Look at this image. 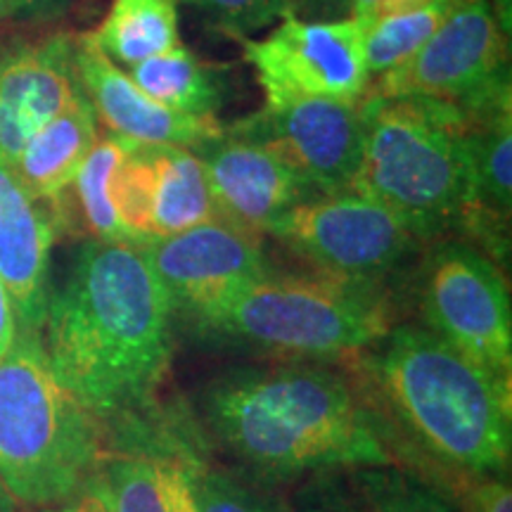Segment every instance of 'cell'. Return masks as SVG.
<instances>
[{
    "mask_svg": "<svg viewBox=\"0 0 512 512\" xmlns=\"http://www.w3.org/2000/svg\"><path fill=\"white\" fill-rule=\"evenodd\" d=\"M266 235L316 271L370 283H384L422 245L394 211L351 190L294 204Z\"/></svg>",
    "mask_w": 512,
    "mask_h": 512,
    "instance_id": "obj_9",
    "label": "cell"
},
{
    "mask_svg": "<svg viewBox=\"0 0 512 512\" xmlns=\"http://www.w3.org/2000/svg\"><path fill=\"white\" fill-rule=\"evenodd\" d=\"M128 76L159 105L195 117H216L228 91L226 67L204 62L183 41L133 64Z\"/></svg>",
    "mask_w": 512,
    "mask_h": 512,
    "instance_id": "obj_21",
    "label": "cell"
},
{
    "mask_svg": "<svg viewBox=\"0 0 512 512\" xmlns=\"http://www.w3.org/2000/svg\"><path fill=\"white\" fill-rule=\"evenodd\" d=\"M356 358V380L422 475L508 477L512 382L477 366L422 325H394Z\"/></svg>",
    "mask_w": 512,
    "mask_h": 512,
    "instance_id": "obj_3",
    "label": "cell"
},
{
    "mask_svg": "<svg viewBox=\"0 0 512 512\" xmlns=\"http://www.w3.org/2000/svg\"><path fill=\"white\" fill-rule=\"evenodd\" d=\"M74 64L83 93L110 136L140 145H181L197 150L226 131L219 117L169 110L145 95L128 72L102 53L91 34L76 36Z\"/></svg>",
    "mask_w": 512,
    "mask_h": 512,
    "instance_id": "obj_15",
    "label": "cell"
},
{
    "mask_svg": "<svg viewBox=\"0 0 512 512\" xmlns=\"http://www.w3.org/2000/svg\"><path fill=\"white\" fill-rule=\"evenodd\" d=\"M98 138V117L81 88L74 100L46 126L38 128L12 159V169L36 200L48 204L55 221L62 197L67 195Z\"/></svg>",
    "mask_w": 512,
    "mask_h": 512,
    "instance_id": "obj_19",
    "label": "cell"
},
{
    "mask_svg": "<svg viewBox=\"0 0 512 512\" xmlns=\"http://www.w3.org/2000/svg\"><path fill=\"white\" fill-rule=\"evenodd\" d=\"M351 0H292V15L304 12L316 19H337L349 15Z\"/></svg>",
    "mask_w": 512,
    "mask_h": 512,
    "instance_id": "obj_31",
    "label": "cell"
},
{
    "mask_svg": "<svg viewBox=\"0 0 512 512\" xmlns=\"http://www.w3.org/2000/svg\"><path fill=\"white\" fill-rule=\"evenodd\" d=\"M74 41L62 31L0 50V155L10 164L81 91Z\"/></svg>",
    "mask_w": 512,
    "mask_h": 512,
    "instance_id": "obj_16",
    "label": "cell"
},
{
    "mask_svg": "<svg viewBox=\"0 0 512 512\" xmlns=\"http://www.w3.org/2000/svg\"><path fill=\"white\" fill-rule=\"evenodd\" d=\"M0 512H15V498L8 494L3 482H0Z\"/></svg>",
    "mask_w": 512,
    "mask_h": 512,
    "instance_id": "obj_33",
    "label": "cell"
},
{
    "mask_svg": "<svg viewBox=\"0 0 512 512\" xmlns=\"http://www.w3.org/2000/svg\"><path fill=\"white\" fill-rule=\"evenodd\" d=\"M375 5H377V0H351L349 15L363 17V19H368V22H373Z\"/></svg>",
    "mask_w": 512,
    "mask_h": 512,
    "instance_id": "obj_32",
    "label": "cell"
},
{
    "mask_svg": "<svg viewBox=\"0 0 512 512\" xmlns=\"http://www.w3.org/2000/svg\"><path fill=\"white\" fill-rule=\"evenodd\" d=\"M219 219L264 238L271 223L294 204L316 197L266 145L226 126L221 138L197 147Z\"/></svg>",
    "mask_w": 512,
    "mask_h": 512,
    "instance_id": "obj_14",
    "label": "cell"
},
{
    "mask_svg": "<svg viewBox=\"0 0 512 512\" xmlns=\"http://www.w3.org/2000/svg\"><path fill=\"white\" fill-rule=\"evenodd\" d=\"M463 0H427L399 12H389L370 22L366 36V60L370 79L399 67L422 48L439 24Z\"/></svg>",
    "mask_w": 512,
    "mask_h": 512,
    "instance_id": "obj_23",
    "label": "cell"
},
{
    "mask_svg": "<svg viewBox=\"0 0 512 512\" xmlns=\"http://www.w3.org/2000/svg\"><path fill=\"white\" fill-rule=\"evenodd\" d=\"M294 512H463L427 475L401 465L337 467L311 475Z\"/></svg>",
    "mask_w": 512,
    "mask_h": 512,
    "instance_id": "obj_18",
    "label": "cell"
},
{
    "mask_svg": "<svg viewBox=\"0 0 512 512\" xmlns=\"http://www.w3.org/2000/svg\"><path fill=\"white\" fill-rule=\"evenodd\" d=\"M200 415L214 444L261 477L358 465L420 472L356 375L328 363L230 368L204 387Z\"/></svg>",
    "mask_w": 512,
    "mask_h": 512,
    "instance_id": "obj_1",
    "label": "cell"
},
{
    "mask_svg": "<svg viewBox=\"0 0 512 512\" xmlns=\"http://www.w3.org/2000/svg\"><path fill=\"white\" fill-rule=\"evenodd\" d=\"M110 200L124 238L140 245L219 219L202 157L181 145L128 143Z\"/></svg>",
    "mask_w": 512,
    "mask_h": 512,
    "instance_id": "obj_12",
    "label": "cell"
},
{
    "mask_svg": "<svg viewBox=\"0 0 512 512\" xmlns=\"http://www.w3.org/2000/svg\"><path fill=\"white\" fill-rule=\"evenodd\" d=\"M128 143L131 140L110 136V133L105 138H98L91 155L81 164L79 174L74 176L67 195H64L76 202L81 226L93 240H126L110 200V183L126 155Z\"/></svg>",
    "mask_w": 512,
    "mask_h": 512,
    "instance_id": "obj_24",
    "label": "cell"
},
{
    "mask_svg": "<svg viewBox=\"0 0 512 512\" xmlns=\"http://www.w3.org/2000/svg\"><path fill=\"white\" fill-rule=\"evenodd\" d=\"M197 328L294 361L356 356L392 325L384 283L316 271L275 273L242 287Z\"/></svg>",
    "mask_w": 512,
    "mask_h": 512,
    "instance_id": "obj_6",
    "label": "cell"
},
{
    "mask_svg": "<svg viewBox=\"0 0 512 512\" xmlns=\"http://www.w3.org/2000/svg\"><path fill=\"white\" fill-rule=\"evenodd\" d=\"M93 41L114 64H133L181 43L176 0H112Z\"/></svg>",
    "mask_w": 512,
    "mask_h": 512,
    "instance_id": "obj_22",
    "label": "cell"
},
{
    "mask_svg": "<svg viewBox=\"0 0 512 512\" xmlns=\"http://www.w3.org/2000/svg\"><path fill=\"white\" fill-rule=\"evenodd\" d=\"M448 491L463 512H512V489L508 477H458L453 479Z\"/></svg>",
    "mask_w": 512,
    "mask_h": 512,
    "instance_id": "obj_27",
    "label": "cell"
},
{
    "mask_svg": "<svg viewBox=\"0 0 512 512\" xmlns=\"http://www.w3.org/2000/svg\"><path fill=\"white\" fill-rule=\"evenodd\" d=\"M57 221L48 204L31 195L0 155V280L8 287L22 328L43 330L50 299V254Z\"/></svg>",
    "mask_w": 512,
    "mask_h": 512,
    "instance_id": "obj_17",
    "label": "cell"
},
{
    "mask_svg": "<svg viewBox=\"0 0 512 512\" xmlns=\"http://www.w3.org/2000/svg\"><path fill=\"white\" fill-rule=\"evenodd\" d=\"M102 460V422L57 377L41 332L19 325L0 358V482L41 510L79 494Z\"/></svg>",
    "mask_w": 512,
    "mask_h": 512,
    "instance_id": "obj_5",
    "label": "cell"
},
{
    "mask_svg": "<svg viewBox=\"0 0 512 512\" xmlns=\"http://www.w3.org/2000/svg\"><path fill=\"white\" fill-rule=\"evenodd\" d=\"M200 10L230 38L247 36L292 12V0H176Z\"/></svg>",
    "mask_w": 512,
    "mask_h": 512,
    "instance_id": "obj_26",
    "label": "cell"
},
{
    "mask_svg": "<svg viewBox=\"0 0 512 512\" xmlns=\"http://www.w3.org/2000/svg\"><path fill=\"white\" fill-rule=\"evenodd\" d=\"M358 102L266 100L259 112L228 128L266 145L316 195H332L351 188L361 164L363 121Z\"/></svg>",
    "mask_w": 512,
    "mask_h": 512,
    "instance_id": "obj_11",
    "label": "cell"
},
{
    "mask_svg": "<svg viewBox=\"0 0 512 512\" xmlns=\"http://www.w3.org/2000/svg\"><path fill=\"white\" fill-rule=\"evenodd\" d=\"M508 38L489 0H463L422 48L368 83L380 98H425L477 119L512 105Z\"/></svg>",
    "mask_w": 512,
    "mask_h": 512,
    "instance_id": "obj_7",
    "label": "cell"
},
{
    "mask_svg": "<svg viewBox=\"0 0 512 512\" xmlns=\"http://www.w3.org/2000/svg\"><path fill=\"white\" fill-rule=\"evenodd\" d=\"M176 316L200 323L233 294L273 271L259 235L214 219L143 245Z\"/></svg>",
    "mask_w": 512,
    "mask_h": 512,
    "instance_id": "obj_13",
    "label": "cell"
},
{
    "mask_svg": "<svg viewBox=\"0 0 512 512\" xmlns=\"http://www.w3.org/2000/svg\"><path fill=\"white\" fill-rule=\"evenodd\" d=\"M41 512H112L110 498H107L105 489H102L98 472L95 477L88 482L79 494L69 498V501L50 505V508H41Z\"/></svg>",
    "mask_w": 512,
    "mask_h": 512,
    "instance_id": "obj_29",
    "label": "cell"
},
{
    "mask_svg": "<svg viewBox=\"0 0 512 512\" xmlns=\"http://www.w3.org/2000/svg\"><path fill=\"white\" fill-rule=\"evenodd\" d=\"M98 479L112 512H200L185 451L178 456L138 451L105 456Z\"/></svg>",
    "mask_w": 512,
    "mask_h": 512,
    "instance_id": "obj_20",
    "label": "cell"
},
{
    "mask_svg": "<svg viewBox=\"0 0 512 512\" xmlns=\"http://www.w3.org/2000/svg\"><path fill=\"white\" fill-rule=\"evenodd\" d=\"M76 0H0L3 24H43L60 19Z\"/></svg>",
    "mask_w": 512,
    "mask_h": 512,
    "instance_id": "obj_28",
    "label": "cell"
},
{
    "mask_svg": "<svg viewBox=\"0 0 512 512\" xmlns=\"http://www.w3.org/2000/svg\"><path fill=\"white\" fill-rule=\"evenodd\" d=\"M174 306L140 242L76 249L41 337L57 377L100 422L150 406L174 356Z\"/></svg>",
    "mask_w": 512,
    "mask_h": 512,
    "instance_id": "obj_2",
    "label": "cell"
},
{
    "mask_svg": "<svg viewBox=\"0 0 512 512\" xmlns=\"http://www.w3.org/2000/svg\"><path fill=\"white\" fill-rule=\"evenodd\" d=\"M422 328L491 373L512 377V306L501 266L460 238L434 240L415 278Z\"/></svg>",
    "mask_w": 512,
    "mask_h": 512,
    "instance_id": "obj_8",
    "label": "cell"
},
{
    "mask_svg": "<svg viewBox=\"0 0 512 512\" xmlns=\"http://www.w3.org/2000/svg\"><path fill=\"white\" fill-rule=\"evenodd\" d=\"M185 460L200 512H290L283 501L242 482L221 467L202 463L192 453H185Z\"/></svg>",
    "mask_w": 512,
    "mask_h": 512,
    "instance_id": "obj_25",
    "label": "cell"
},
{
    "mask_svg": "<svg viewBox=\"0 0 512 512\" xmlns=\"http://www.w3.org/2000/svg\"><path fill=\"white\" fill-rule=\"evenodd\" d=\"M19 330V320L15 304H12V297L5 287L3 280H0V358L8 354V349L15 342Z\"/></svg>",
    "mask_w": 512,
    "mask_h": 512,
    "instance_id": "obj_30",
    "label": "cell"
},
{
    "mask_svg": "<svg viewBox=\"0 0 512 512\" xmlns=\"http://www.w3.org/2000/svg\"><path fill=\"white\" fill-rule=\"evenodd\" d=\"M368 27V19L356 15L304 19L287 12L268 36H235V41L266 100L358 102L370 83Z\"/></svg>",
    "mask_w": 512,
    "mask_h": 512,
    "instance_id": "obj_10",
    "label": "cell"
},
{
    "mask_svg": "<svg viewBox=\"0 0 512 512\" xmlns=\"http://www.w3.org/2000/svg\"><path fill=\"white\" fill-rule=\"evenodd\" d=\"M363 150L351 192L394 211L422 245L460 233L475 211V176L458 107L425 98H361Z\"/></svg>",
    "mask_w": 512,
    "mask_h": 512,
    "instance_id": "obj_4",
    "label": "cell"
}]
</instances>
